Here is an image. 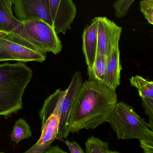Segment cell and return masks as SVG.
Instances as JSON below:
<instances>
[{
  "label": "cell",
  "mask_w": 153,
  "mask_h": 153,
  "mask_svg": "<svg viewBox=\"0 0 153 153\" xmlns=\"http://www.w3.org/2000/svg\"><path fill=\"white\" fill-rule=\"evenodd\" d=\"M117 102L116 91L103 83L89 79L83 82L69 114V134L94 129L107 122Z\"/></svg>",
  "instance_id": "6da1fadb"
},
{
  "label": "cell",
  "mask_w": 153,
  "mask_h": 153,
  "mask_svg": "<svg viewBox=\"0 0 153 153\" xmlns=\"http://www.w3.org/2000/svg\"><path fill=\"white\" fill-rule=\"evenodd\" d=\"M33 76L24 62L0 64V116L6 118L23 108V96Z\"/></svg>",
  "instance_id": "7a4b0ae2"
},
{
  "label": "cell",
  "mask_w": 153,
  "mask_h": 153,
  "mask_svg": "<svg viewBox=\"0 0 153 153\" xmlns=\"http://www.w3.org/2000/svg\"><path fill=\"white\" fill-rule=\"evenodd\" d=\"M107 122L119 140L137 139L153 141V132L148 123L141 118L130 105L117 102Z\"/></svg>",
  "instance_id": "3957f363"
},
{
  "label": "cell",
  "mask_w": 153,
  "mask_h": 153,
  "mask_svg": "<svg viewBox=\"0 0 153 153\" xmlns=\"http://www.w3.org/2000/svg\"><path fill=\"white\" fill-rule=\"evenodd\" d=\"M16 33L46 53L57 55L62 50L60 40L51 26L41 19H30L21 22Z\"/></svg>",
  "instance_id": "277c9868"
},
{
  "label": "cell",
  "mask_w": 153,
  "mask_h": 153,
  "mask_svg": "<svg viewBox=\"0 0 153 153\" xmlns=\"http://www.w3.org/2000/svg\"><path fill=\"white\" fill-rule=\"evenodd\" d=\"M46 57V53L16 33L0 35V62L16 61L43 62Z\"/></svg>",
  "instance_id": "5b68a950"
},
{
  "label": "cell",
  "mask_w": 153,
  "mask_h": 153,
  "mask_svg": "<svg viewBox=\"0 0 153 153\" xmlns=\"http://www.w3.org/2000/svg\"><path fill=\"white\" fill-rule=\"evenodd\" d=\"M62 90L57 89L45 101L42 110L52 111L51 115L42 124V135L36 143L24 153H44L56 139L60 121V100Z\"/></svg>",
  "instance_id": "8992f818"
},
{
  "label": "cell",
  "mask_w": 153,
  "mask_h": 153,
  "mask_svg": "<svg viewBox=\"0 0 153 153\" xmlns=\"http://www.w3.org/2000/svg\"><path fill=\"white\" fill-rule=\"evenodd\" d=\"M97 19V53L108 56L113 49L119 46L122 29L105 17Z\"/></svg>",
  "instance_id": "52a82bcc"
},
{
  "label": "cell",
  "mask_w": 153,
  "mask_h": 153,
  "mask_svg": "<svg viewBox=\"0 0 153 153\" xmlns=\"http://www.w3.org/2000/svg\"><path fill=\"white\" fill-rule=\"evenodd\" d=\"M13 10L20 22L41 19L53 27L49 0H14Z\"/></svg>",
  "instance_id": "ba28073f"
},
{
  "label": "cell",
  "mask_w": 153,
  "mask_h": 153,
  "mask_svg": "<svg viewBox=\"0 0 153 153\" xmlns=\"http://www.w3.org/2000/svg\"><path fill=\"white\" fill-rule=\"evenodd\" d=\"M83 83L81 73L76 71L72 75L68 87L62 91L60 100V121L57 140L63 141L68 136V121L69 114Z\"/></svg>",
  "instance_id": "9c48e42d"
},
{
  "label": "cell",
  "mask_w": 153,
  "mask_h": 153,
  "mask_svg": "<svg viewBox=\"0 0 153 153\" xmlns=\"http://www.w3.org/2000/svg\"><path fill=\"white\" fill-rule=\"evenodd\" d=\"M50 14L57 34H65L71 29V25L76 15V5L71 0H49Z\"/></svg>",
  "instance_id": "30bf717a"
},
{
  "label": "cell",
  "mask_w": 153,
  "mask_h": 153,
  "mask_svg": "<svg viewBox=\"0 0 153 153\" xmlns=\"http://www.w3.org/2000/svg\"><path fill=\"white\" fill-rule=\"evenodd\" d=\"M122 68L119 46L112 50L106 56V70L103 83L114 91L120 84Z\"/></svg>",
  "instance_id": "8fae6325"
},
{
  "label": "cell",
  "mask_w": 153,
  "mask_h": 153,
  "mask_svg": "<svg viewBox=\"0 0 153 153\" xmlns=\"http://www.w3.org/2000/svg\"><path fill=\"white\" fill-rule=\"evenodd\" d=\"M82 40L83 52L88 66L87 70H89L93 67L97 50L96 17L94 18L91 24L84 29Z\"/></svg>",
  "instance_id": "7c38bea8"
},
{
  "label": "cell",
  "mask_w": 153,
  "mask_h": 153,
  "mask_svg": "<svg viewBox=\"0 0 153 153\" xmlns=\"http://www.w3.org/2000/svg\"><path fill=\"white\" fill-rule=\"evenodd\" d=\"M14 0H0V31L13 33L20 25L13 13Z\"/></svg>",
  "instance_id": "4fadbf2b"
},
{
  "label": "cell",
  "mask_w": 153,
  "mask_h": 153,
  "mask_svg": "<svg viewBox=\"0 0 153 153\" xmlns=\"http://www.w3.org/2000/svg\"><path fill=\"white\" fill-rule=\"evenodd\" d=\"M106 57L97 53L93 67L87 70L88 79L103 83L106 70Z\"/></svg>",
  "instance_id": "5bb4252c"
},
{
  "label": "cell",
  "mask_w": 153,
  "mask_h": 153,
  "mask_svg": "<svg viewBox=\"0 0 153 153\" xmlns=\"http://www.w3.org/2000/svg\"><path fill=\"white\" fill-rule=\"evenodd\" d=\"M130 82L132 86L136 88L141 98L153 99V82L149 81L140 76H132Z\"/></svg>",
  "instance_id": "9a60e30c"
},
{
  "label": "cell",
  "mask_w": 153,
  "mask_h": 153,
  "mask_svg": "<svg viewBox=\"0 0 153 153\" xmlns=\"http://www.w3.org/2000/svg\"><path fill=\"white\" fill-rule=\"evenodd\" d=\"M32 135L30 126L25 120L20 118L16 121L10 135L12 141L18 143L23 140L29 138Z\"/></svg>",
  "instance_id": "2e32d148"
},
{
  "label": "cell",
  "mask_w": 153,
  "mask_h": 153,
  "mask_svg": "<svg viewBox=\"0 0 153 153\" xmlns=\"http://www.w3.org/2000/svg\"><path fill=\"white\" fill-rule=\"evenodd\" d=\"M86 153H107L110 150L108 142L92 136L86 142Z\"/></svg>",
  "instance_id": "e0dca14e"
},
{
  "label": "cell",
  "mask_w": 153,
  "mask_h": 153,
  "mask_svg": "<svg viewBox=\"0 0 153 153\" xmlns=\"http://www.w3.org/2000/svg\"><path fill=\"white\" fill-rule=\"evenodd\" d=\"M134 0H120L113 3L115 16L117 18H122L127 16L128 11Z\"/></svg>",
  "instance_id": "ac0fdd59"
},
{
  "label": "cell",
  "mask_w": 153,
  "mask_h": 153,
  "mask_svg": "<svg viewBox=\"0 0 153 153\" xmlns=\"http://www.w3.org/2000/svg\"><path fill=\"white\" fill-rule=\"evenodd\" d=\"M140 11L148 23L153 25V0H144L140 2Z\"/></svg>",
  "instance_id": "d6986e66"
},
{
  "label": "cell",
  "mask_w": 153,
  "mask_h": 153,
  "mask_svg": "<svg viewBox=\"0 0 153 153\" xmlns=\"http://www.w3.org/2000/svg\"><path fill=\"white\" fill-rule=\"evenodd\" d=\"M142 105L144 108L146 114L148 116L149 123V127L151 131H153V99L141 98Z\"/></svg>",
  "instance_id": "ffe728a7"
},
{
  "label": "cell",
  "mask_w": 153,
  "mask_h": 153,
  "mask_svg": "<svg viewBox=\"0 0 153 153\" xmlns=\"http://www.w3.org/2000/svg\"><path fill=\"white\" fill-rule=\"evenodd\" d=\"M63 141L68 146L71 153H86L76 141H70L68 140H63Z\"/></svg>",
  "instance_id": "44dd1931"
},
{
  "label": "cell",
  "mask_w": 153,
  "mask_h": 153,
  "mask_svg": "<svg viewBox=\"0 0 153 153\" xmlns=\"http://www.w3.org/2000/svg\"><path fill=\"white\" fill-rule=\"evenodd\" d=\"M140 142L144 153H153V141L140 140Z\"/></svg>",
  "instance_id": "7402d4cb"
},
{
  "label": "cell",
  "mask_w": 153,
  "mask_h": 153,
  "mask_svg": "<svg viewBox=\"0 0 153 153\" xmlns=\"http://www.w3.org/2000/svg\"><path fill=\"white\" fill-rule=\"evenodd\" d=\"M44 153H68L58 146H51Z\"/></svg>",
  "instance_id": "603a6c76"
},
{
  "label": "cell",
  "mask_w": 153,
  "mask_h": 153,
  "mask_svg": "<svg viewBox=\"0 0 153 153\" xmlns=\"http://www.w3.org/2000/svg\"><path fill=\"white\" fill-rule=\"evenodd\" d=\"M107 153H120V152H117V151H111V150H109L108 152H107Z\"/></svg>",
  "instance_id": "cb8c5ba5"
},
{
  "label": "cell",
  "mask_w": 153,
  "mask_h": 153,
  "mask_svg": "<svg viewBox=\"0 0 153 153\" xmlns=\"http://www.w3.org/2000/svg\"><path fill=\"white\" fill-rule=\"evenodd\" d=\"M4 34H6L5 33H3V32H1L0 31V35H1Z\"/></svg>",
  "instance_id": "d4e9b609"
},
{
  "label": "cell",
  "mask_w": 153,
  "mask_h": 153,
  "mask_svg": "<svg viewBox=\"0 0 153 153\" xmlns=\"http://www.w3.org/2000/svg\"><path fill=\"white\" fill-rule=\"evenodd\" d=\"M0 153H4L3 152H0Z\"/></svg>",
  "instance_id": "484cf974"
}]
</instances>
